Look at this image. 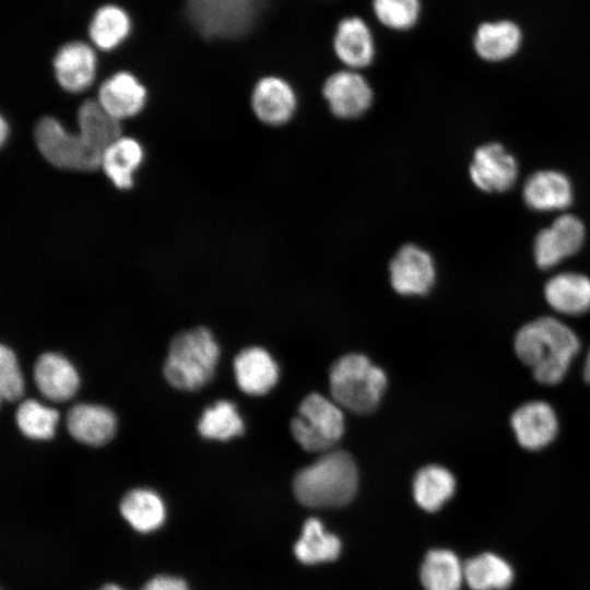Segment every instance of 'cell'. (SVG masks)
I'll use <instances>...</instances> for the list:
<instances>
[{
	"label": "cell",
	"mask_w": 590,
	"mask_h": 590,
	"mask_svg": "<svg viewBox=\"0 0 590 590\" xmlns=\"http://www.w3.org/2000/svg\"><path fill=\"white\" fill-rule=\"evenodd\" d=\"M79 131L69 132L54 117H43L34 130L37 150L52 166L69 170H94L110 143L121 135L120 121L109 116L96 99H86L78 110Z\"/></svg>",
	"instance_id": "6da1fadb"
},
{
	"label": "cell",
	"mask_w": 590,
	"mask_h": 590,
	"mask_svg": "<svg viewBox=\"0 0 590 590\" xmlns=\"http://www.w3.org/2000/svg\"><path fill=\"white\" fill-rule=\"evenodd\" d=\"M581 349L577 333L562 320L542 316L524 323L515 334L517 357L545 386L559 384Z\"/></svg>",
	"instance_id": "7a4b0ae2"
},
{
	"label": "cell",
	"mask_w": 590,
	"mask_h": 590,
	"mask_svg": "<svg viewBox=\"0 0 590 590\" xmlns=\"http://www.w3.org/2000/svg\"><path fill=\"white\" fill-rule=\"evenodd\" d=\"M357 485V467L351 455L333 450L300 470L294 479L293 491L305 506L340 507L352 500Z\"/></svg>",
	"instance_id": "3957f363"
},
{
	"label": "cell",
	"mask_w": 590,
	"mask_h": 590,
	"mask_svg": "<svg viewBox=\"0 0 590 590\" xmlns=\"http://www.w3.org/2000/svg\"><path fill=\"white\" fill-rule=\"evenodd\" d=\"M219 356V345L206 328L182 331L170 341L163 374L172 387L196 391L211 380Z\"/></svg>",
	"instance_id": "277c9868"
},
{
	"label": "cell",
	"mask_w": 590,
	"mask_h": 590,
	"mask_svg": "<svg viewBox=\"0 0 590 590\" xmlns=\"http://www.w3.org/2000/svg\"><path fill=\"white\" fill-rule=\"evenodd\" d=\"M329 379L337 404L357 414L374 411L387 386L384 370L362 354L339 358L330 369Z\"/></svg>",
	"instance_id": "5b68a950"
},
{
	"label": "cell",
	"mask_w": 590,
	"mask_h": 590,
	"mask_svg": "<svg viewBox=\"0 0 590 590\" xmlns=\"http://www.w3.org/2000/svg\"><path fill=\"white\" fill-rule=\"evenodd\" d=\"M263 0H187L189 21L204 38H234L245 34Z\"/></svg>",
	"instance_id": "8992f818"
},
{
	"label": "cell",
	"mask_w": 590,
	"mask_h": 590,
	"mask_svg": "<svg viewBox=\"0 0 590 590\" xmlns=\"http://www.w3.org/2000/svg\"><path fill=\"white\" fill-rule=\"evenodd\" d=\"M291 430L306 451H328L343 435L344 416L335 403L314 392L300 402Z\"/></svg>",
	"instance_id": "52a82bcc"
},
{
	"label": "cell",
	"mask_w": 590,
	"mask_h": 590,
	"mask_svg": "<svg viewBox=\"0 0 590 590\" xmlns=\"http://www.w3.org/2000/svg\"><path fill=\"white\" fill-rule=\"evenodd\" d=\"M518 578L516 562L496 546H481L464 558L468 590H514Z\"/></svg>",
	"instance_id": "ba28073f"
},
{
	"label": "cell",
	"mask_w": 590,
	"mask_h": 590,
	"mask_svg": "<svg viewBox=\"0 0 590 590\" xmlns=\"http://www.w3.org/2000/svg\"><path fill=\"white\" fill-rule=\"evenodd\" d=\"M322 95L330 111L341 119L358 118L369 109L374 99L368 81L357 70L347 68L326 79Z\"/></svg>",
	"instance_id": "9c48e42d"
},
{
	"label": "cell",
	"mask_w": 590,
	"mask_h": 590,
	"mask_svg": "<svg viewBox=\"0 0 590 590\" xmlns=\"http://www.w3.org/2000/svg\"><path fill=\"white\" fill-rule=\"evenodd\" d=\"M510 426L520 447L529 451H539L555 440L559 421L548 402L530 400L512 412Z\"/></svg>",
	"instance_id": "30bf717a"
},
{
	"label": "cell",
	"mask_w": 590,
	"mask_h": 590,
	"mask_svg": "<svg viewBox=\"0 0 590 590\" xmlns=\"http://www.w3.org/2000/svg\"><path fill=\"white\" fill-rule=\"evenodd\" d=\"M390 283L401 295H425L435 283L436 269L433 257L424 248L406 244L389 263Z\"/></svg>",
	"instance_id": "8fae6325"
},
{
	"label": "cell",
	"mask_w": 590,
	"mask_h": 590,
	"mask_svg": "<svg viewBox=\"0 0 590 590\" xmlns=\"http://www.w3.org/2000/svg\"><path fill=\"white\" fill-rule=\"evenodd\" d=\"M585 226L573 214L558 216L535 237L533 253L539 268L550 269L575 255L585 240Z\"/></svg>",
	"instance_id": "7c38bea8"
},
{
	"label": "cell",
	"mask_w": 590,
	"mask_h": 590,
	"mask_svg": "<svg viewBox=\"0 0 590 590\" xmlns=\"http://www.w3.org/2000/svg\"><path fill=\"white\" fill-rule=\"evenodd\" d=\"M473 184L486 192H502L509 189L518 175L517 161L499 143H487L477 148L470 165Z\"/></svg>",
	"instance_id": "4fadbf2b"
},
{
	"label": "cell",
	"mask_w": 590,
	"mask_h": 590,
	"mask_svg": "<svg viewBox=\"0 0 590 590\" xmlns=\"http://www.w3.org/2000/svg\"><path fill=\"white\" fill-rule=\"evenodd\" d=\"M297 95L292 84L279 75H266L257 81L251 93L256 117L269 126L287 123L297 109Z\"/></svg>",
	"instance_id": "5bb4252c"
},
{
	"label": "cell",
	"mask_w": 590,
	"mask_h": 590,
	"mask_svg": "<svg viewBox=\"0 0 590 590\" xmlns=\"http://www.w3.org/2000/svg\"><path fill=\"white\" fill-rule=\"evenodd\" d=\"M332 47L337 58L347 68L359 70L370 66L376 43L369 25L361 16H345L337 24Z\"/></svg>",
	"instance_id": "9a60e30c"
},
{
	"label": "cell",
	"mask_w": 590,
	"mask_h": 590,
	"mask_svg": "<svg viewBox=\"0 0 590 590\" xmlns=\"http://www.w3.org/2000/svg\"><path fill=\"white\" fill-rule=\"evenodd\" d=\"M52 66L58 84L67 92L79 93L95 79L96 55L83 42H69L57 50Z\"/></svg>",
	"instance_id": "2e32d148"
},
{
	"label": "cell",
	"mask_w": 590,
	"mask_h": 590,
	"mask_svg": "<svg viewBox=\"0 0 590 590\" xmlns=\"http://www.w3.org/2000/svg\"><path fill=\"white\" fill-rule=\"evenodd\" d=\"M96 101L109 116L120 121L142 110L146 90L133 74L120 71L102 83Z\"/></svg>",
	"instance_id": "e0dca14e"
},
{
	"label": "cell",
	"mask_w": 590,
	"mask_h": 590,
	"mask_svg": "<svg viewBox=\"0 0 590 590\" xmlns=\"http://www.w3.org/2000/svg\"><path fill=\"white\" fill-rule=\"evenodd\" d=\"M34 382L39 392L56 402L69 400L76 392L80 379L73 365L61 354H40L33 368Z\"/></svg>",
	"instance_id": "ac0fdd59"
},
{
	"label": "cell",
	"mask_w": 590,
	"mask_h": 590,
	"mask_svg": "<svg viewBox=\"0 0 590 590\" xmlns=\"http://www.w3.org/2000/svg\"><path fill=\"white\" fill-rule=\"evenodd\" d=\"M66 425L69 434L76 441L98 447L114 437L116 417L103 405L79 403L68 411Z\"/></svg>",
	"instance_id": "d6986e66"
},
{
	"label": "cell",
	"mask_w": 590,
	"mask_h": 590,
	"mask_svg": "<svg viewBox=\"0 0 590 590\" xmlns=\"http://www.w3.org/2000/svg\"><path fill=\"white\" fill-rule=\"evenodd\" d=\"M547 305L564 316L590 311V278L578 272L555 274L544 285Z\"/></svg>",
	"instance_id": "ffe728a7"
},
{
	"label": "cell",
	"mask_w": 590,
	"mask_h": 590,
	"mask_svg": "<svg viewBox=\"0 0 590 590\" xmlns=\"http://www.w3.org/2000/svg\"><path fill=\"white\" fill-rule=\"evenodd\" d=\"M236 382L241 391L251 396H262L276 384L279 367L263 349H244L234 359Z\"/></svg>",
	"instance_id": "44dd1931"
},
{
	"label": "cell",
	"mask_w": 590,
	"mask_h": 590,
	"mask_svg": "<svg viewBox=\"0 0 590 590\" xmlns=\"http://www.w3.org/2000/svg\"><path fill=\"white\" fill-rule=\"evenodd\" d=\"M420 579L425 590H462L464 559L451 548H432L422 562Z\"/></svg>",
	"instance_id": "7402d4cb"
},
{
	"label": "cell",
	"mask_w": 590,
	"mask_h": 590,
	"mask_svg": "<svg viewBox=\"0 0 590 590\" xmlns=\"http://www.w3.org/2000/svg\"><path fill=\"white\" fill-rule=\"evenodd\" d=\"M523 199L535 211L562 210L570 204L573 188L564 174L556 170H540L526 181Z\"/></svg>",
	"instance_id": "603a6c76"
},
{
	"label": "cell",
	"mask_w": 590,
	"mask_h": 590,
	"mask_svg": "<svg viewBox=\"0 0 590 590\" xmlns=\"http://www.w3.org/2000/svg\"><path fill=\"white\" fill-rule=\"evenodd\" d=\"M521 42V28L509 20L482 23L473 37L477 56L491 62L503 61L514 56Z\"/></svg>",
	"instance_id": "cb8c5ba5"
},
{
	"label": "cell",
	"mask_w": 590,
	"mask_h": 590,
	"mask_svg": "<svg viewBox=\"0 0 590 590\" xmlns=\"http://www.w3.org/2000/svg\"><path fill=\"white\" fill-rule=\"evenodd\" d=\"M119 511L128 524L140 533L156 531L166 518L163 499L154 491L144 487L128 491L120 500Z\"/></svg>",
	"instance_id": "d4e9b609"
},
{
	"label": "cell",
	"mask_w": 590,
	"mask_h": 590,
	"mask_svg": "<svg viewBox=\"0 0 590 590\" xmlns=\"http://www.w3.org/2000/svg\"><path fill=\"white\" fill-rule=\"evenodd\" d=\"M457 492V480L447 468L429 464L417 471L413 480L416 504L427 512L439 511Z\"/></svg>",
	"instance_id": "484cf974"
},
{
	"label": "cell",
	"mask_w": 590,
	"mask_h": 590,
	"mask_svg": "<svg viewBox=\"0 0 590 590\" xmlns=\"http://www.w3.org/2000/svg\"><path fill=\"white\" fill-rule=\"evenodd\" d=\"M143 156L142 145L137 140L120 135L103 153L101 167L116 188L129 189Z\"/></svg>",
	"instance_id": "4316f807"
},
{
	"label": "cell",
	"mask_w": 590,
	"mask_h": 590,
	"mask_svg": "<svg viewBox=\"0 0 590 590\" xmlns=\"http://www.w3.org/2000/svg\"><path fill=\"white\" fill-rule=\"evenodd\" d=\"M131 32L129 14L119 5L105 4L93 14L88 24V36L102 50L119 46Z\"/></svg>",
	"instance_id": "83f0119b"
},
{
	"label": "cell",
	"mask_w": 590,
	"mask_h": 590,
	"mask_svg": "<svg viewBox=\"0 0 590 590\" xmlns=\"http://www.w3.org/2000/svg\"><path fill=\"white\" fill-rule=\"evenodd\" d=\"M341 551L340 540L327 532L318 519H308L303 527L294 553L304 564H318L334 560Z\"/></svg>",
	"instance_id": "f1b7e54d"
},
{
	"label": "cell",
	"mask_w": 590,
	"mask_h": 590,
	"mask_svg": "<svg viewBox=\"0 0 590 590\" xmlns=\"http://www.w3.org/2000/svg\"><path fill=\"white\" fill-rule=\"evenodd\" d=\"M198 432L206 439L228 440L244 434V422L234 403L220 400L203 411Z\"/></svg>",
	"instance_id": "f546056e"
},
{
	"label": "cell",
	"mask_w": 590,
	"mask_h": 590,
	"mask_svg": "<svg viewBox=\"0 0 590 590\" xmlns=\"http://www.w3.org/2000/svg\"><path fill=\"white\" fill-rule=\"evenodd\" d=\"M58 417L59 414L55 409L33 399L23 401L15 412L16 425L21 433L36 440H46L54 436Z\"/></svg>",
	"instance_id": "4dcf8cb0"
},
{
	"label": "cell",
	"mask_w": 590,
	"mask_h": 590,
	"mask_svg": "<svg viewBox=\"0 0 590 590\" xmlns=\"http://www.w3.org/2000/svg\"><path fill=\"white\" fill-rule=\"evenodd\" d=\"M377 21L385 27L403 32L413 28L422 12L421 0H371Z\"/></svg>",
	"instance_id": "1f68e13d"
},
{
	"label": "cell",
	"mask_w": 590,
	"mask_h": 590,
	"mask_svg": "<svg viewBox=\"0 0 590 590\" xmlns=\"http://www.w3.org/2000/svg\"><path fill=\"white\" fill-rule=\"evenodd\" d=\"M24 391L23 378L13 351L0 346V396L5 401H16Z\"/></svg>",
	"instance_id": "d6a6232c"
},
{
	"label": "cell",
	"mask_w": 590,
	"mask_h": 590,
	"mask_svg": "<svg viewBox=\"0 0 590 590\" xmlns=\"http://www.w3.org/2000/svg\"><path fill=\"white\" fill-rule=\"evenodd\" d=\"M140 590H189V587L180 577L161 574L149 579Z\"/></svg>",
	"instance_id": "836d02e7"
},
{
	"label": "cell",
	"mask_w": 590,
	"mask_h": 590,
	"mask_svg": "<svg viewBox=\"0 0 590 590\" xmlns=\"http://www.w3.org/2000/svg\"><path fill=\"white\" fill-rule=\"evenodd\" d=\"M582 374H583L585 380L588 384H590V347H589L587 356H586Z\"/></svg>",
	"instance_id": "e575fe53"
},
{
	"label": "cell",
	"mask_w": 590,
	"mask_h": 590,
	"mask_svg": "<svg viewBox=\"0 0 590 590\" xmlns=\"http://www.w3.org/2000/svg\"><path fill=\"white\" fill-rule=\"evenodd\" d=\"M9 134V125L4 117H1V126H0V139L1 143L3 144L5 142V139Z\"/></svg>",
	"instance_id": "d590c367"
},
{
	"label": "cell",
	"mask_w": 590,
	"mask_h": 590,
	"mask_svg": "<svg viewBox=\"0 0 590 590\" xmlns=\"http://www.w3.org/2000/svg\"><path fill=\"white\" fill-rule=\"evenodd\" d=\"M98 590H125V589H122L116 583L108 582V583L103 585Z\"/></svg>",
	"instance_id": "8d00e7d4"
}]
</instances>
